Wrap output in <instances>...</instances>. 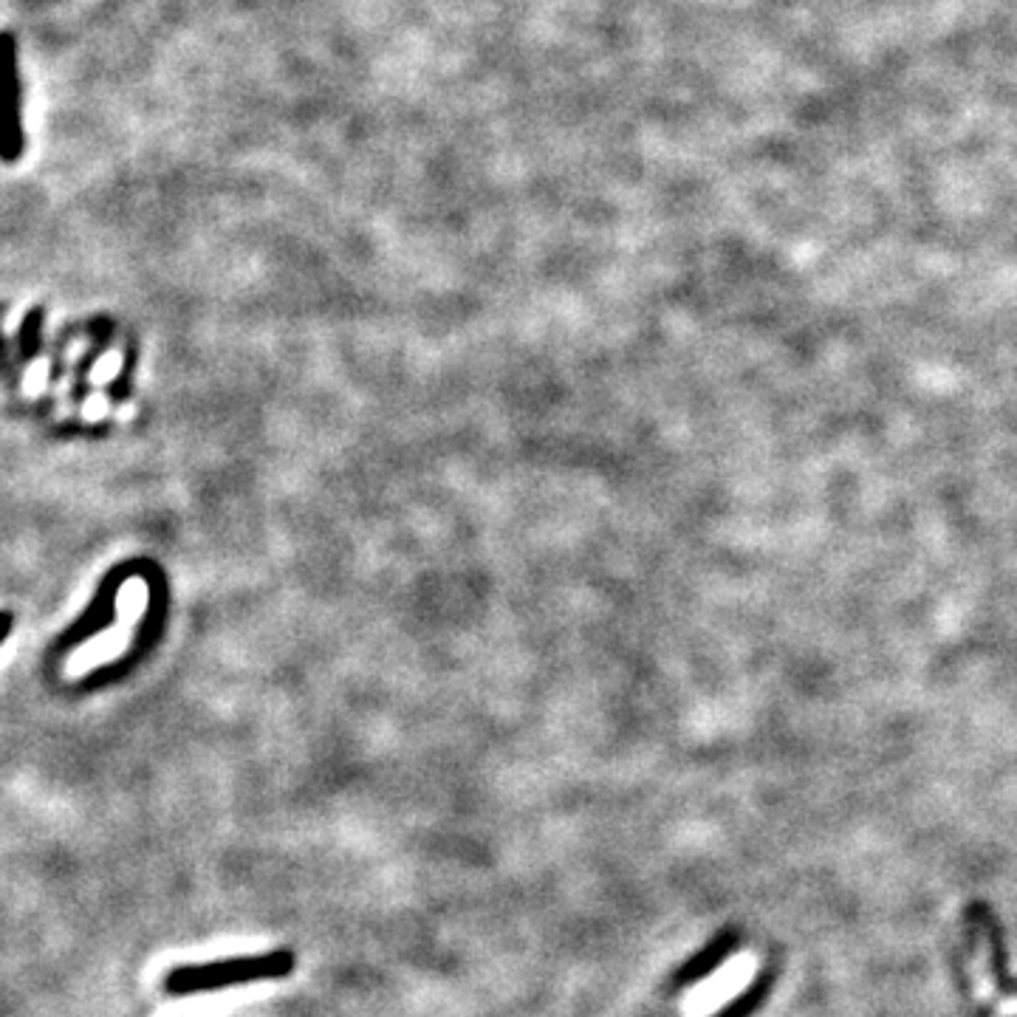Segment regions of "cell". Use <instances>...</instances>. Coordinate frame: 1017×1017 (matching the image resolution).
Returning a JSON list of instances; mask_svg holds the SVG:
<instances>
[{"label": "cell", "instance_id": "3957f363", "mask_svg": "<svg viewBox=\"0 0 1017 1017\" xmlns=\"http://www.w3.org/2000/svg\"><path fill=\"white\" fill-rule=\"evenodd\" d=\"M998 1011H1000V1017L1017 1015V1000H1009V1004H1000V1006H998Z\"/></svg>", "mask_w": 1017, "mask_h": 1017}, {"label": "cell", "instance_id": "7a4b0ae2", "mask_svg": "<svg viewBox=\"0 0 1017 1017\" xmlns=\"http://www.w3.org/2000/svg\"><path fill=\"white\" fill-rule=\"evenodd\" d=\"M753 973H755V961L753 958H746V955H744V958L733 961V964H729L727 969H720V973L715 975V978H709L707 984L695 989L693 1000L698 1004V1006H695V1011H698V1015H707V1011H713L715 1006H720L724 1000L733 998L735 993H740V989H744V986L749 984Z\"/></svg>", "mask_w": 1017, "mask_h": 1017}, {"label": "cell", "instance_id": "6da1fadb", "mask_svg": "<svg viewBox=\"0 0 1017 1017\" xmlns=\"http://www.w3.org/2000/svg\"><path fill=\"white\" fill-rule=\"evenodd\" d=\"M298 967V955L289 947L269 949L260 955H238V958L209 961V964H187L167 973L165 993L167 995H198V993H218L227 986L258 984V980H278L294 973Z\"/></svg>", "mask_w": 1017, "mask_h": 1017}]
</instances>
